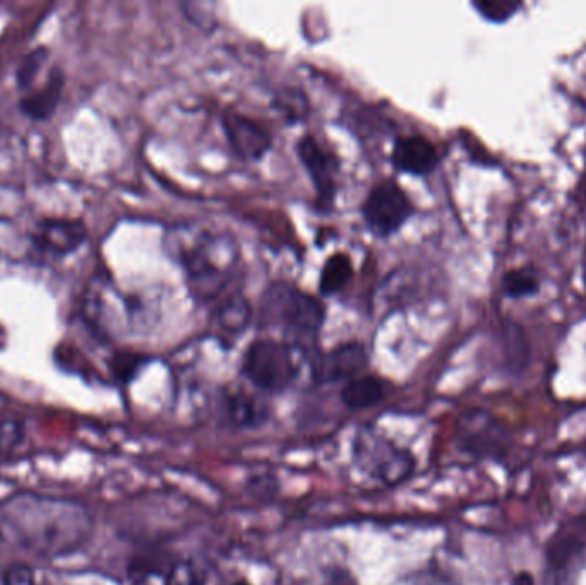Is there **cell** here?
Listing matches in <instances>:
<instances>
[{
  "instance_id": "cell-1",
  "label": "cell",
  "mask_w": 586,
  "mask_h": 585,
  "mask_svg": "<svg viewBox=\"0 0 586 585\" xmlns=\"http://www.w3.org/2000/svg\"><path fill=\"white\" fill-rule=\"evenodd\" d=\"M95 520L85 504L36 493L0 503V541L39 559H64L85 546Z\"/></svg>"
},
{
  "instance_id": "cell-2",
  "label": "cell",
  "mask_w": 586,
  "mask_h": 585,
  "mask_svg": "<svg viewBox=\"0 0 586 585\" xmlns=\"http://www.w3.org/2000/svg\"><path fill=\"white\" fill-rule=\"evenodd\" d=\"M166 247L181 263L189 290L201 302L219 297L237 274L241 249L232 235L198 224L177 225L167 232Z\"/></svg>"
},
{
  "instance_id": "cell-3",
  "label": "cell",
  "mask_w": 586,
  "mask_h": 585,
  "mask_svg": "<svg viewBox=\"0 0 586 585\" xmlns=\"http://www.w3.org/2000/svg\"><path fill=\"white\" fill-rule=\"evenodd\" d=\"M326 309L315 296L297 287L276 281L268 287L260 302V323L280 327L294 342L307 345L318 337L324 323Z\"/></svg>"
},
{
  "instance_id": "cell-4",
  "label": "cell",
  "mask_w": 586,
  "mask_h": 585,
  "mask_svg": "<svg viewBox=\"0 0 586 585\" xmlns=\"http://www.w3.org/2000/svg\"><path fill=\"white\" fill-rule=\"evenodd\" d=\"M353 466L384 488L402 485L417 467L414 454L376 428L359 429L352 442Z\"/></svg>"
},
{
  "instance_id": "cell-5",
  "label": "cell",
  "mask_w": 586,
  "mask_h": 585,
  "mask_svg": "<svg viewBox=\"0 0 586 585\" xmlns=\"http://www.w3.org/2000/svg\"><path fill=\"white\" fill-rule=\"evenodd\" d=\"M242 373L260 392H285L299 374L294 347L276 340H257L244 354Z\"/></svg>"
},
{
  "instance_id": "cell-6",
  "label": "cell",
  "mask_w": 586,
  "mask_h": 585,
  "mask_svg": "<svg viewBox=\"0 0 586 585\" xmlns=\"http://www.w3.org/2000/svg\"><path fill=\"white\" fill-rule=\"evenodd\" d=\"M362 213L374 234L387 237L398 232L414 215V204L396 182L386 181L372 189Z\"/></svg>"
},
{
  "instance_id": "cell-7",
  "label": "cell",
  "mask_w": 586,
  "mask_h": 585,
  "mask_svg": "<svg viewBox=\"0 0 586 585\" xmlns=\"http://www.w3.org/2000/svg\"><path fill=\"white\" fill-rule=\"evenodd\" d=\"M88 240V228L83 220H40L31 231L30 241L39 253L51 258H65L76 253Z\"/></svg>"
},
{
  "instance_id": "cell-8",
  "label": "cell",
  "mask_w": 586,
  "mask_h": 585,
  "mask_svg": "<svg viewBox=\"0 0 586 585\" xmlns=\"http://www.w3.org/2000/svg\"><path fill=\"white\" fill-rule=\"evenodd\" d=\"M367 362L364 345L356 342L341 343L312 361V377L321 385L350 382L353 377L361 376Z\"/></svg>"
},
{
  "instance_id": "cell-9",
  "label": "cell",
  "mask_w": 586,
  "mask_h": 585,
  "mask_svg": "<svg viewBox=\"0 0 586 585\" xmlns=\"http://www.w3.org/2000/svg\"><path fill=\"white\" fill-rule=\"evenodd\" d=\"M300 162L311 176L312 184L318 191L319 204L322 210H330L337 191L338 160L330 151H326L312 136H303L297 143Z\"/></svg>"
},
{
  "instance_id": "cell-10",
  "label": "cell",
  "mask_w": 586,
  "mask_h": 585,
  "mask_svg": "<svg viewBox=\"0 0 586 585\" xmlns=\"http://www.w3.org/2000/svg\"><path fill=\"white\" fill-rule=\"evenodd\" d=\"M223 128L228 143L244 160H259L271 148V135L256 120L242 114L226 113L223 117Z\"/></svg>"
},
{
  "instance_id": "cell-11",
  "label": "cell",
  "mask_w": 586,
  "mask_h": 585,
  "mask_svg": "<svg viewBox=\"0 0 586 585\" xmlns=\"http://www.w3.org/2000/svg\"><path fill=\"white\" fill-rule=\"evenodd\" d=\"M391 162L399 172L427 176L439 163V153L424 136H406V138H399L393 147Z\"/></svg>"
},
{
  "instance_id": "cell-12",
  "label": "cell",
  "mask_w": 586,
  "mask_h": 585,
  "mask_svg": "<svg viewBox=\"0 0 586 585\" xmlns=\"http://www.w3.org/2000/svg\"><path fill=\"white\" fill-rule=\"evenodd\" d=\"M64 71L54 67L40 88L31 89L20 100V110L31 120H46L54 116L64 92Z\"/></svg>"
},
{
  "instance_id": "cell-13",
  "label": "cell",
  "mask_w": 586,
  "mask_h": 585,
  "mask_svg": "<svg viewBox=\"0 0 586 585\" xmlns=\"http://www.w3.org/2000/svg\"><path fill=\"white\" fill-rule=\"evenodd\" d=\"M586 547V517H578L572 524L560 529L547 547L548 568L556 574L566 572L573 559Z\"/></svg>"
},
{
  "instance_id": "cell-14",
  "label": "cell",
  "mask_w": 586,
  "mask_h": 585,
  "mask_svg": "<svg viewBox=\"0 0 586 585\" xmlns=\"http://www.w3.org/2000/svg\"><path fill=\"white\" fill-rule=\"evenodd\" d=\"M458 443L465 451L471 455H492L499 447V435L496 426L480 413L461 417L458 428Z\"/></svg>"
},
{
  "instance_id": "cell-15",
  "label": "cell",
  "mask_w": 586,
  "mask_h": 585,
  "mask_svg": "<svg viewBox=\"0 0 586 585\" xmlns=\"http://www.w3.org/2000/svg\"><path fill=\"white\" fill-rule=\"evenodd\" d=\"M226 417L235 428H259L269 417V408L265 402L247 392H234L226 395Z\"/></svg>"
},
{
  "instance_id": "cell-16",
  "label": "cell",
  "mask_w": 586,
  "mask_h": 585,
  "mask_svg": "<svg viewBox=\"0 0 586 585\" xmlns=\"http://www.w3.org/2000/svg\"><path fill=\"white\" fill-rule=\"evenodd\" d=\"M386 397V383L372 374L353 377L341 389L340 398L352 411L376 407Z\"/></svg>"
},
{
  "instance_id": "cell-17",
  "label": "cell",
  "mask_w": 586,
  "mask_h": 585,
  "mask_svg": "<svg viewBox=\"0 0 586 585\" xmlns=\"http://www.w3.org/2000/svg\"><path fill=\"white\" fill-rule=\"evenodd\" d=\"M353 266L352 259L343 253L330 256L328 262L322 266L321 280L319 289L322 294H337L345 289L347 284L352 280Z\"/></svg>"
},
{
  "instance_id": "cell-18",
  "label": "cell",
  "mask_w": 586,
  "mask_h": 585,
  "mask_svg": "<svg viewBox=\"0 0 586 585\" xmlns=\"http://www.w3.org/2000/svg\"><path fill=\"white\" fill-rule=\"evenodd\" d=\"M251 321V308L244 297H231L220 306L216 312V323L226 333H238Z\"/></svg>"
},
{
  "instance_id": "cell-19",
  "label": "cell",
  "mask_w": 586,
  "mask_h": 585,
  "mask_svg": "<svg viewBox=\"0 0 586 585\" xmlns=\"http://www.w3.org/2000/svg\"><path fill=\"white\" fill-rule=\"evenodd\" d=\"M163 585H207V578L194 560L175 559L163 575Z\"/></svg>"
},
{
  "instance_id": "cell-20",
  "label": "cell",
  "mask_w": 586,
  "mask_h": 585,
  "mask_svg": "<svg viewBox=\"0 0 586 585\" xmlns=\"http://www.w3.org/2000/svg\"><path fill=\"white\" fill-rule=\"evenodd\" d=\"M175 559L167 556L160 551H148L145 555L136 556L130 563V575L136 578H148L151 575H166Z\"/></svg>"
},
{
  "instance_id": "cell-21",
  "label": "cell",
  "mask_w": 586,
  "mask_h": 585,
  "mask_svg": "<svg viewBox=\"0 0 586 585\" xmlns=\"http://www.w3.org/2000/svg\"><path fill=\"white\" fill-rule=\"evenodd\" d=\"M504 292L510 297H525L535 294L541 287V281L532 268H518V270L508 272L502 280Z\"/></svg>"
},
{
  "instance_id": "cell-22",
  "label": "cell",
  "mask_w": 586,
  "mask_h": 585,
  "mask_svg": "<svg viewBox=\"0 0 586 585\" xmlns=\"http://www.w3.org/2000/svg\"><path fill=\"white\" fill-rule=\"evenodd\" d=\"M46 59H49V49H45V46H39L35 51L24 55L20 67H18V73H15L18 88L30 89L33 86L40 70L45 66Z\"/></svg>"
},
{
  "instance_id": "cell-23",
  "label": "cell",
  "mask_w": 586,
  "mask_h": 585,
  "mask_svg": "<svg viewBox=\"0 0 586 585\" xmlns=\"http://www.w3.org/2000/svg\"><path fill=\"white\" fill-rule=\"evenodd\" d=\"M26 439V428L15 419H0V458L9 457Z\"/></svg>"
},
{
  "instance_id": "cell-24",
  "label": "cell",
  "mask_w": 586,
  "mask_h": 585,
  "mask_svg": "<svg viewBox=\"0 0 586 585\" xmlns=\"http://www.w3.org/2000/svg\"><path fill=\"white\" fill-rule=\"evenodd\" d=\"M2 585H52V582L26 563H14L6 568Z\"/></svg>"
},
{
  "instance_id": "cell-25",
  "label": "cell",
  "mask_w": 586,
  "mask_h": 585,
  "mask_svg": "<svg viewBox=\"0 0 586 585\" xmlns=\"http://www.w3.org/2000/svg\"><path fill=\"white\" fill-rule=\"evenodd\" d=\"M145 359L136 354H119L111 361L110 368L114 376L122 383H129L138 374Z\"/></svg>"
},
{
  "instance_id": "cell-26",
  "label": "cell",
  "mask_w": 586,
  "mask_h": 585,
  "mask_svg": "<svg viewBox=\"0 0 586 585\" xmlns=\"http://www.w3.org/2000/svg\"><path fill=\"white\" fill-rule=\"evenodd\" d=\"M476 9L487 18V20L496 21V23H501V21L508 20L521 4L518 2H502V0H492V2H476Z\"/></svg>"
},
{
  "instance_id": "cell-27",
  "label": "cell",
  "mask_w": 586,
  "mask_h": 585,
  "mask_svg": "<svg viewBox=\"0 0 586 585\" xmlns=\"http://www.w3.org/2000/svg\"><path fill=\"white\" fill-rule=\"evenodd\" d=\"M345 582H355L350 577L349 572L343 571H333L331 572L330 578H328V584L330 585H355V584H345Z\"/></svg>"
},
{
  "instance_id": "cell-28",
  "label": "cell",
  "mask_w": 586,
  "mask_h": 585,
  "mask_svg": "<svg viewBox=\"0 0 586 585\" xmlns=\"http://www.w3.org/2000/svg\"><path fill=\"white\" fill-rule=\"evenodd\" d=\"M514 585H533V581L529 574H521L520 577L514 581Z\"/></svg>"
},
{
  "instance_id": "cell-29",
  "label": "cell",
  "mask_w": 586,
  "mask_h": 585,
  "mask_svg": "<svg viewBox=\"0 0 586 585\" xmlns=\"http://www.w3.org/2000/svg\"><path fill=\"white\" fill-rule=\"evenodd\" d=\"M234 585H249V584H247V582H235Z\"/></svg>"
}]
</instances>
